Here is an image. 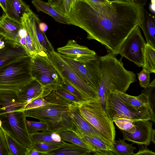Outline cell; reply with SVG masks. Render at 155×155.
Here are the masks:
<instances>
[{
	"label": "cell",
	"mask_w": 155,
	"mask_h": 155,
	"mask_svg": "<svg viewBox=\"0 0 155 155\" xmlns=\"http://www.w3.org/2000/svg\"><path fill=\"white\" fill-rule=\"evenodd\" d=\"M142 14V6L131 1L76 0L65 17L68 25L86 31L88 39L98 41L108 53L117 55L125 39L140 26Z\"/></svg>",
	"instance_id": "6da1fadb"
},
{
	"label": "cell",
	"mask_w": 155,
	"mask_h": 155,
	"mask_svg": "<svg viewBox=\"0 0 155 155\" xmlns=\"http://www.w3.org/2000/svg\"><path fill=\"white\" fill-rule=\"evenodd\" d=\"M110 52L99 57L101 77L97 94L105 110V97L115 91L125 93L130 84L137 81L135 74L124 67L121 59Z\"/></svg>",
	"instance_id": "7a4b0ae2"
},
{
	"label": "cell",
	"mask_w": 155,
	"mask_h": 155,
	"mask_svg": "<svg viewBox=\"0 0 155 155\" xmlns=\"http://www.w3.org/2000/svg\"><path fill=\"white\" fill-rule=\"evenodd\" d=\"M83 117L98 131L102 138L112 145L115 140V127L103 107L99 98L78 104Z\"/></svg>",
	"instance_id": "3957f363"
},
{
	"label": "cell",
	"mask_w": 155,
	"mask_h": 155,
	"mask_svg": "<svg viewBox=\"0 0 155 155\" xmlns=\"http://www.w3.org/2000/svg\"><path fill=\"white\" fill-rule=\"evenodd\" d=\"M32 57H22L0 68V90L17 91L33 78Z\"/></svg>",
	"instance_id": "277c9868"
},
{
	"label": "cell",
	"mask_w": 155,
	"mask_h": 155,
	"mask_svg": "<svg viewBox=\"0 0 155 155\" xmlns=\"http://www.w3.org/2000/svg\"><path fill=\"white\" fill-rule=\"evenodd\" d=\"M31 74L44 88L46 96L60 86L61 79L44 51L32 57Z\"/></svg>",
	"instance_id": "5b68a950"
},
{
	"label": "cell",
	"mask_w": 155,
	"mask_h": 155,
	"mask_svg": "<svg viewBox=\"0 0 155 155\" xmlns=\"http://www.w3.org/2000/svg\"><path fill=\"white\" fill-rule=\"evenodd\" d=\"M61 79H64L78 91L87 101L99 98L97 93L84 81L62 58L54 51L47 54Z\"/></svg>",
	"instance_id": "8992f818"
},
{
	"label": "cell",
	"mask_w": 155,
	"mask_h": 155,
	"mask_svg": "<svg viewBox=\"0 0 155 155\" xmlns=\"http://www.w3.org/2000/svg\"><path fill=\"white\" fill-rule=\"evenodd\" d=\"M26 117L22 110L0 114L2 128L17 141L29 149L33 143L27 130Z\"/></svg>",
	"instance_id": "52a82bcc"
},
{
	"label": "cell",
	"mask_w": 155,
	"mask_h": 155,
	"mask_svg": "<svg viewBox=\"0 0 155 155\" xmlns=\"http://www.w3.org/2000/svg\"><path fill=\"white\" fill-rule=\"evenodd\" d=\"M40 22L39 18L31 10L24 14L21 19L22 29L19 45L31 57L44 51L37 35V27Z\"/></svg>",
	"instance_id": "ba28073f"
},
{
	"label": "cell",
	"mask_w": 155,
	"mask_h": 155,
	"mask_svg": "<svg viewBox=\"0 0 155 155\" xmlns=\"http://www.w3.org/2000/svg\"><path fill=\"white\" fill-rule=\"evenodd\" d=\"M105 110L112 122L119 118L134 121L143 120H149L154 122L155 121L149 115L139 112L125 103L115 91L111 92L105 97Z\"/></svg>",
	"instance_id": "9c48e42d"
},
{
	"label": "cell",
	"mask_w": 155,
	"mask_h": 155,
	"mask_svg": "<svg viewBox=\"0 0 155 155\" xmlns=\"http://www.w3.org/2000/svg\"><path fill=\"white\" fill-rule=\"evenodd\" d=\"M146 44L138 26L125 39L121 46L119 54L122 58H126L139 67H142Z\"/></svg>",
	"instance_id": "30bf717a"
},
{
	"label": "cell",
	"mask_w": 155,
	"mask_h": 155,
	"mask_svg": "<svg viewBox=\"0 0 155 155\" xmlns=\"http://www.w3.org/2000/svg\"><path fill=\"white\" fill-rule=\"evenodd\" d=\"M60 55L78 76L97 93L101 77L99 56L83 64Z\"/></svg>",
	"instance_id": "8fae6325"
},
{
	"label": "cell",
	"mask_w": 155,
	"mask_h": 155,
	"mask_svg": "<svg viewBox=\"0 0 155 155\" xmlns=\"http://www.w3.org/2000/svg\"><path fill=\"white\" fill-rule=\"evenodd\" d=\"M155 87V79L150 83L148 87L142 91L140 95L134 96L125 93L116 91L120 98L126 104L140 112L147 114L155 120L152 94Z\"/></svg>",
	"instance_id": "7c38bea8"
},
{
	"label": "cell",
	"mask_w": 155,
	"mask_h": 155,
	"mask_svg": "<svg viewBox=\"0 0 155 155\" xmlns=\"http://www.w3.org/2000/svg\"><path fill=\"white\" fill-rule=\"evenodd\" d=\"M70 106L51 103L37 108L22 110L26 117L37 119L49 126L61 121L69 111Z\"/></svg>",
	"instance_id": "4fadbf2b"
},
{
	"label": "cell",
	"mask_w": 155,
	"mask_h": 155,
	"mask_svg": "<svg viewBox=\"0 0 155 155\" xmlns=\"http://www.w3.org/2000/svg\"><path fill=\"white\" fill-rule=\"evenodd\" d=\"M61 56L84 64L95 59L97 55L95 51L78 44L74 40H70L66 45L57 48Z\"/></svg>",
	"instance_id": "5bb4252c"
},
{
	"label": "cell",
	"mask_w": 155,
	"mask_h": 155,
	"mask_svg": "<svg viewBox=\"0 0 155 155\" xmlns=\"http://www.w3.org/2000/svg\"><path fill=\"white\" fill-rule=\"evenodd\" d=\"M150 120H143L134 122V130L130 133L120 130L123 139L138 145H149L151 142L153 124Z\"/></svg>",
	"instance_id": "9a60e30c"
},
{
	"label": "cell",
	"mask_w": 155,
	"mask_h": 155,
	"mask_svg": "<svg viewBox=\"0 0 155 155\" xmlns=\"http://www.w3.org/2000/svg\"><path fill=\"white\" fill-rule=\"evenodd\" d=\"M28 55L20 45L7 40L3 37L0 40V68Z\"/></svg>",
	"instance_id": "2e32d148"
},
{
	"label": "cell",
	"mask_w": 155,
	"mask_h": 155,
	"mask_svg": "<svg viewBox=\"0 0 155 155\" xmlns=\"http://www.w3.org/2000/svg\"><path fill=\"white\" fill-rule=\"evenodd\" d=\"M21 23L7 16L5 13L0 16V35L6 40L19 45Z\"/></svg>",
	"instance_id": "e0dca14e"
},
{
	"label": "cell",
	"mask_w": 155,
	"mask_h": 155,
	"mask_svg": "<svg viewBox=\"0 0 155 155\" xmlns=\"http://www.w3.org/2000/svg\"><path fill=\"white\" fill-rule=\"evenodd\" d=\"M68 112L70 118L75 129L85 135L97 136L102 138L97 130L81 114L78 104L74 103L71 104L70 106Z\"/></svg>",
	"instance_id": "ac0fdd59"
},
{
	"label": "cell",
	"mask_w": 155,
	"mask_h": 155,
	"mask_svg": "<svg viewBox=\"0 0 155 155\" xmlns=\"http://www.w3.org/2000/svg\"><path fill=\"white\" fill-rule=\"evenodd\" d=\"M75 132L89 147L94 155H114L112 151V145L102 138L93 135H86L74 128Z\"/></svg>",
	"instance_id": "d6986e66"
},
{
	"label": "cell",
	"mask_w": 155,
	"mask_h": 155,
	"mask_svg": "<svg viewBox=\"0 0 155 155\" xmlns=\"http://www.w3.org/2000/svg\"><path fill=\"white\" fill-rule=\"evenodd\" d=\"M16 93L19 100L22 103L27 104L38 97H46L43 87L34 79L16 91Z\"/></svg>",
	"instance_id": "ffe728a7"
},
{
	"label": "cell",
	"mask_w": 155,
	"mask_h": 155,
	"mask_svg": "<svg viewBox=\"0 0 155 155\" xmlns=\"http://www.w3.org/2000/svg\"><path fill=\"white\" fill-rule=\"evenodd\" d=\"M27 104L19 101L16 91L0 90V114L11 111L22 110Z\"/></svg>",
	"instance_id": "44dd1931"
},
{
	"label": "cell",
	"mask_w": 155,
	"mask_h": 155,
	"mask_svg": "<svg viewBox=\"0 0 155 155\" xmlns=\"http://www.w3.org/2000/svg\"><path fill=\"white\" fill-rule=\"evenodd\" d=\"M155 16L142 6V17L140 25L145 35L146 43L155 48Z\"/></svg>",
	"instance_id": "7402d4cb"
},
{
	"label": "cell",
	"mask_w": 155,
	"mask_h": 155,
	"mask_svg": "<svg viewBox=\"0 0 155 155\" xmlns=\"http://www.w3.org/2000/svg\"><path fill=\"white\" fill-rule=\"evenodd\" d=\"M6 4L5 15L21 23L24 14L31 10L22 0H6Z\"/></svg>",
	"instance_id": "603a6c76"
},
{
	"label": "cell",
	"mask_w": 155,
	"mask_h": 155,
	"mask_svg": "<svg viewBox=\"0 0 155 155\" xmlns=\"http://www.w3.org/2000/svg\"><path fill=\"white\" fill-rule=\"evenodd\" d=\"M91 152L85 148L72 143L64 141L58 148L47 153V155H89Z\"/></svg>",
	"instance_id": "cb8c5ba5"
},
{
	"label": "cell",
	"mask_w": 155,
	"mask_h": 155,
	"mask_svg": "<svg viewBox=\"0 0 155 155\" xmlns=\"http://www.w3.org/2000/svg\"><path fill=\"white\" fill-rule=\"evenodd\" d=\"M31 2L38 12L41 11L49 15L59 23L68 25L66 17L48 2L41 0H32Z\"/></svg>",
	"instance_id": "d4e9b609"
},
{
	"label": "cell",
	"mask_w": 155,
	"mask_h": 155,
	"mask_svg": "<svg viewBox=\"0 0 155 155\" xmlns=\"http://www.w3.org/2000/svg\"><path fill=\"white\" fill-rule=\"evenodd\" d=\"M2 129L8 147L12 155H26L28 149L13 138L3 128Z\"/></svg>",
	"instance_id": "484cf974"
},
{
	"label": "cell",
	"mask_w": 155,
	"mask_h": 155,
	"mask_svg": "<svg viewBox=\"0 0 155 155\" xmlns=\"http://www.w3.org/2000/svg\"><path fill=\"white\" fill-rule=\"evenodd\" d=\"M125 140L119 138L112 144V151L116 155H134L136 147L132 144L127 143Z\"/></svg>",
	"instance_id": "4316f807"
},
{
	"label": "cell",
	"mask_w": 155,
	"mask_h": 155,
	"mask_svg": "<svg viewBox=\"0 0 155 155\" xmlns=\"http://www.w3.org/2000/svg\"><path fill=\"white\" fill-rule=\"evenodd\" d=\"M142 67L143 69L150 73H155V48L147 43L144 52Z\"/></svg>",
	"instance_id": "83f0119b"
},
{
	"label": "cell",
	"mask_w": 155,
	"mask_h": 155,
	"mask_svg": "<svg viewBox=\"0 0 155 155\" xmlns=\"http://www.w3.org/2000/svg\"><path fill=\"white\" fill-rule=\"evenodd\" d=\"M58 134L61 139L64 141H68L72 143L76 144L91 152L89 147L75 132L72 131L68 130Z\"/></svg>",
	"instance_id": "f1b7e54d"
},
{
	"label": "cell",
	"mask_w": 155,
	"mask_h": 155,
	"mask_svg": "<svg viewBox=\"0 0 155 155\" xmlns=\"http://www.w3.org/2000/svg\"><path fill=\"white\" fill-rule=\"evenodd\" d=\"M51 133L52 132L50 131L45 130L41 132H37L30 134V135L33 143H43L59 144L53 140L52 137Z\"/></svg>",
	"instance_id": "f546056e"
},
{
	"label": "cell",
	"mask_w": 155,
	"mask_h": 155,
	"mask_svg": "<svg viewBox=\"0 0 155 155\" xmlns=\"http://www.w3.org/2000/svg\"><path fill=\"white\" fill-rule=\"evenodd\" d=\"M37 35L38 39L44 51L47 54L54 51L52 44L48 39L45 32L40 30L39 25L37 27Z\"/></svg>",
	"instance_id": "4dcf8cb0"
},
{
	"label": "cell",
	"mask_w": 155,
	"mask_h": 155,
	"mask_svg": "<svg viewBox=\"0 0 155 155\" xmlns=\"http://www.w3.org/2000/svg\"><path fill=\"white\" fill-rule=\"evenodd\" d=\"M26 124L27 130L29 134L36 132L38 131L48 130V124L42 121L34 122L26 120Z\"/></svg>",
	"instance_id": "1f68e13d"
},
{
	"label": "cell",
	"mask_w": 155,
	"mask_h": 155,
	"mask_svg": "<svg viewBox=\"0 0 155 155\" xmlns=\"http://www.w3.org/2000/svg\"><path fill=\"white\" fill-rule=\"evenodd\" d=\"M44 98L46 101L51 103L69 106L73 104L66 100L56 93L54 90L53 91Z\"/></svg>",
	"instance_id": "d6a6232c"
},
{
	"label": "cell",
	"mask_w": 155,
	"mask_h": 155,
	"mask_svg": "<svg viewBox=\"0 0 155 155\" xmlns=\"http://www.w3.org/2000/svg\"><path fill=\"white\" fill-rule=\"evenodd\" d=\"M61 145L59 144L36 143H33L32 147L38 151L47 154L48 152L58 148Z\"/></svg>",
	"instance_id": "836d02e7"
},
{
	"label": "cell",
	"mask_w": 155,
	"mask_h": 155,
	"mask_svg": "<svg viewBox=\"0 0 155 155\" xmlns=\"http://www.w3.org/2000/svg\"><path fill=\"white\" fill-rule=\"evenodd\" d=\"M134 121L125 118H119L114 120L113 122L120 130L128 132L134 126Z\"/></svg>",
	"instance_id": "e575fe53"
},
{
	"label": "cell",
	"mask_w": 155,
	"mask_h": 155,
	"mask_svg": "<svg viewBox=\"0 0 155 155\" xmlns=\"http://www.w3.org/2000/svg\"><path fill=\"white\" fill-rule=\"evenodd\" d=\"M61 80L60 86L61 88L78 98L85 101L81 94L74 87L65 79H61Z\"/></svg>",
	"instance_id": "d590c367"
},
{
	"label": "cell",
	"mask_w": 155,
	"mask_h": 155,
	"mask_svg": "<svg viewBox=\"0 0 155 155\" xmlns=\"http://www.w3.org/2000/svg\"><path fill=\"white\" fill-rule=\"evenodd\" d=\"M51 103L46 101L44 97H40L33 99L28 103L22 110L37 108L49 104Z\"/></svg>",
	"instance_id": "8d00e7d4"
},
{
	"label": "cell",
	"mask_w": 155,
	"mask_h": 155,
	"mask_svg": "<svg viewBox=\"0 0 155 155\" xmlns=\"http://www.w3.org/2000/svg\"><path fill=\"white\" fill-rule=\"evenodd\" d=\"M55 92L64 99L72 104H78L84 101L62 89L60 87L54 90Z\"/></svg>",
	"instance_id": "74e56055"
},
{
	"label": "cell",
	"mask_w": 155,
	"mask_h": 155,
	"mask_svg": "<svg viewBox=\"0 0 155 155\" xmlns=\"http://www.w3.org/2000/svg\"><path fill=\"white\" fill-rule=\"evenodd\" d=\"M137 77L141 87L146 89L150 84V73L144 69L137 73Z\"/></svg>",
	"instance_id": "f35d334b"
},
{
	"label": "cell",
	"mask_w": 155,
	"mask_h": 155,
	"mask_svg": "<svg viewBox=\"0 0 155 155\" xmlns=\"http://www.w3.org/2000/svg\"><path fill=\"white\" fill-rule=\"evenodd\" d=\"M0 155H12L8 147L1 127L0 128Z\"/></svg>",
	"instance_id": "ab89813d"
},
{
	"label": "cell",
	"mask_w": 155,
	"mask_h": 155,
	"mask_svg": "<svg viewBox=\"0 0 155 155\" xmlns=\"http://www.w3.org/2000/svg\"><path fill=\"white\" fill-rule=\"evenodd\" d=\"M76 0H62L58 12L65 17L67 16Z\"/></svg>",
	"instance_id": "60d3db41"
},
{
	"label": "cell",
	"mask_w": 155,
	"mask_h": 155,
	"mask_svg": "<svg viewBox=\"0 0 155 155\" xmlns=\"http://www.w3.org/2000/svg\"><path fill=\"white\" fill-rule=\"evenodd\" d=\"M139 150L134 155H155V153L147 147V145H139Z\"/></svg>",
	"instance_id": "b9f144b4"
},
{
	"label": "cell",
	"mask_w": 155,
	"mask_h": 155,
	"mask_svg": "<svg viewBox=\"0 0 155 155\" xmlns=\"http://www.w3.org/2000/svg\"><path fill=\"white\" fill-rule=\"evenodd\" d=\"M62 0H48V2L53 6L58 12L61 4Z\"/></svg>",
	"instance_id": "7bdbcfd3"
},
{
	"label": "cell",
	"mask_w": 155,
	"mask_h": 155,
	"mask_svg": "<svg viewBox=\"0 0 155 155\" xmlns=\"http://www.w3.org/2000/svg\"><path fill=\"white\" fill-rule=\"evenodd\" d=\"M47 153L38 151L32 147L28 149L26 155H46Z\"/></svg>",
	"instance_id": "ee69618b"
},
{
	"label": "cell",
	"mask_w": 155,
	"mask_h": 155,
	"mask_svg": "<svg viewBox=\"0 0 155 155\" xmlns=\"http://www.w3.org/2000/svg\"><path fill=\"white\" fill-rule=\"evenodd\" d=\"M39 28L40 30L43 32L47 31L48 29V26L45 23L41 22L39 25Z\"/></svg>",
	"instance_id": "f6af8a7d"
},
{
	"label": "cell",
	"mask_w": 155,
	"mask_h": 155,
	"mask_svg": "<svg viewBox=\"0 0 155 155\" xmlns=\"http://www.w3.org/2000/svg\"><path fill=\"white\" fill-rule=\"evenodd\" d=\"M131 1L142 6L146 5L147 0H131Z\"/></svg>",
	"instance_id": "bcb514c9"
},
{
	"label": "cell",
	"mask_w": 155,
	"mask_h": 155,
	"mask_svg": "<svg viewBox=\"0 0 155 155\" xmlns=\"http://www.w3.org/2000/svg\"><path fill=\"white\" fill-rule=\"evenodd\" d=\"M0 6L5 13L6 10V0H0Z\"/></svg>",
	"instance_id": "7dc6e473"
},
{
	"label": "cell",
	"mask_w": 155,
	"mask_h": 155,
	"mask_svg": "<svg viewBox=\"0 0 155 155\" xmlns=\"http://www.w3.org/2000/svg\"><path fill=\"white\" fill-rule=\"evenodd\" d=\"M155 130L154 129H153L151 133V141L154 144H155Z\"/></svg>",
	"instance_id": "c3c4849f"
},
{
	"label": "cell",
	"mask_w": 155,
	"mask_h": 155,
	"mask_svg": "<svg viewBox=\"0 0 155 155\" xmlns=\"http://www.w3.org/2000/svg\"><path fill=\"white\" fill-rule=\"evenodd\" d=\"M96 2H104L108 1V0H84Z\"/></svg>",
	"instance_id": "681fc988"
},
{
	"label": "cell",
	"mask_w": 155,
	"mask_h": 155,
	"mask_svg": "<svg viewBox=\"0 0 155 155\" xmlns=\"http://www.w3.org/2000/svg\"><path fill=\"white\" fill-rule=\"evenodd\" d=\"M120 0L125 1H131V2H132L131 0Z\"/></svg>",
	"instance_id": "f907efd6"
},
{
	"label": "cell",
	"mask_w": 155,
	"mask_h": 155,
	"mask_svg": "<svg viewBox=\"0 0 155 155\" xmlns=\"http://www.w3.org/2000/svg\"><path fill=\"white\" fill-rule=\"evenodd\" d=\"M2 126V122L1 120H0V128Z\"/></svg>",
	"instance_id": "816d5d0a"
},
{
	"label": "cell",
	"mask_w": 155,
	"mask_h": 155,
	"mask_svg": "<svg viewBox=\"0 0 155 155\" xmlns=\"http://www.w3.org/2000/svg\"><path fill=\"white\" fill-rule=\"evenodd\" d=\"M3 38V37H2V36L0 35V40H1Z\"/></svg>",
	"instance_id": "f5cc1de1"
}]
</instances>
